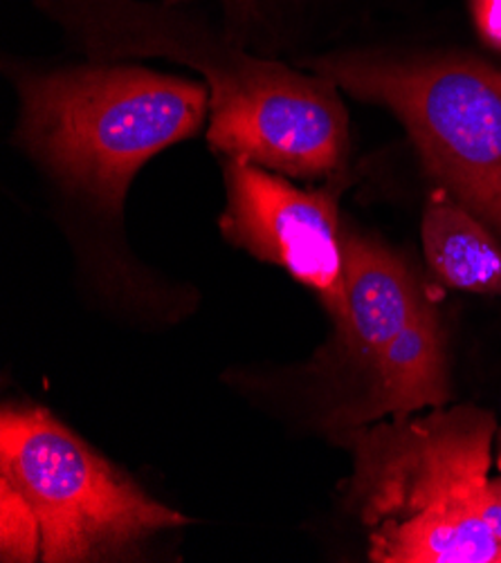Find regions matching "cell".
Listing matches in <instances>:
<instances>
[{
  "label": "cell",
  "instance_id": "obj_1",
  "mask_svg": "<svg viewBox=\"0 0 501 563\" xmlns=\"http://www.w3.org/2000/svg\"><path fill=\"white\" fill-rule=\"evenodd\" d=\"M92 62L160 56L203 75L209 88V146L270 172L317 180L342 172L349 115L338 86L280 62L259 59L172 3L149 0H34Z\"/></svg>",
  "mask_w": 501,
  "mask_h": 563
},
{
  "label": "cell",
  "instance_id": "obj_2",
  "mask_svg": "<svg viewBox=\"0 0 501 563\" xmlns=\"http://www.w3.org/2000/svg\"><path fill=\"white\" fill-rule=\"evenodd\" d=\"M497 420L477 407L340 431L353 454L347 500L375 563H501L490 496Z\"/></svg>",
  "mask_w": 501,
  "mask_h": 563
},
{
  "label": "cell",
  "instance_id": "obj_3",
  "mask_svg": "<svg viewBox=\"0 0 501 563\" xmlns=\"http://www.w3.org/2000/svg\"><path fill=\"white\" fill-rule=\"evenodd\" d=\"M17 142L70 191L120 216L140 168L194 137L209 112L203 81L138 66L17 73Z\"/></svg>",
  "mask_w": 501,
  "mask_h": 563
},
{
  "label": "cell",
  "instance_id": "obj_4",
  "mask_svg": "<svg viewBox=\"0 0 501 563\" xmlns=\"http://www.w3.org/2000/svg\"><path fill=\"white\" fill-rule=\"evenodd\" d=\"M0 500L3 561H116L192 523L39 407L3 409Z\"/></svg>",
  "mask_w": 501,
  "mask_h": 563
},
{
  "label": "cell",
  "instance_id": "obj_5",
  "mask_svg": "<svg viewBox=\"0 0 501 563\" xmlns=\"http://www.w3.org/2000/svg\"><path fill=\"white\" fill-rule=\"evenodd\" d=\"M304 66L401 120L427 172L501 241V68L461 54L338 52Z\"/></svg>",
  "mask_w": 501,
  "mask_h": 563
},
{
  "label": "cell",
  "instance_id": "obj_6",
  "mask_svg": "<svg viewBox=\"0 0 501 563\" xmlns=\"http://www.w3.org/2000/svg\"><path fill=\"white\" fill-rule=\"evenodd\" d=\"M342 250L347 312L336 323L333 362L356 398L338 427L445 407V336L421 280L403 256L353 230H342Z\"/></svg>",
  "mask_w": 501,
  "mask_h": 563
},
{
  "label": "cell",
  "instance_id": "obj_7",
  "mask_svg": "<svg viewBox=\"0 0 501 563\" xmlns=\"http://www.w3.org/2000/svg\"><path fill=\"white\" fill-rule=\"evenodd\" d=\"M222 178L228 194L220 216L222 236L284 267L338 323L347 312L338 187L330 180L322 189H302L284 174L237 155L222 157Z\"/></svg>",
  "mask_w": 501,
  "mask_h": 563
},
{
  "label": "cell",
  "instance_id": "obj_8",
  "mask_svg": "<svg viewBox=\"0 0 501 563\" xmlns=\"http://www.w3.org/2000/svg\"><path fill=\"white\" fill-rule=\"evenodd\" d=\"M421 234L425 258L445 286L501 297V241L440 187L425 205Z\"/></svg>",
  "mask_w": 501,
  "mask_h": 563
},
{
  "label": "cell",
  "instance_id": "obj_9",
  "mask_svg": "<svg viewBox=\"0 0 501 563\" xmlns=\"http://www.w3.org/2000/svg\"><path fill=\"white\" fill-rule=\"evenodd\" d=\"M472 14L481 36L501 49V0H472Z\"/></svg>",
  "mask_w": 501,
  "mask_h": 563
},
{
  "label": "cell",
  "instance_id": "obj_10",
  "mask_svg": "<svg viewBox=\"0 0 501 563\" xmlns=\"http://www.w3.org/2000/svg\"><path fill=\"white\" fill-rule=\"evenodd\" d=\"M274 3H280V0H220L228 21L239 27L259 21L261 14H265V10H270Z\"/></svg>",
  "mask_w": 501,
  "mask_h": 563
},
{
  "label": "cell",
  "instance_id": "obj_11",
  "mask_svg": "<svg viewBox=\"0 0 501 563\" xmlns=\"http://www.w3.org/2000/svg\"><path fill=\"white\" fill-rule=\"evenodd\" d=\"M499 449H497V476L490 478V496H492V508H494V521L501 534V429L497 433Z\"/></svg>",
  "mask_w": 501,
  "mask_h": 563
},
{
  "label": "cell",
  "instance_id": "obj_12",
  "mask_svg": "<svg viewBox=\"0 0 501 563\" xmlns=\"http://www.w3.org/2000/svg\"><path fill=\"white\" fill-rule=\"evenodd\" d=\"M164 3H172V5H181V3H187V0H164Z\"/></svg>",
  "mask_w": 501,
  "mask_h": 563
}]
</instances>
